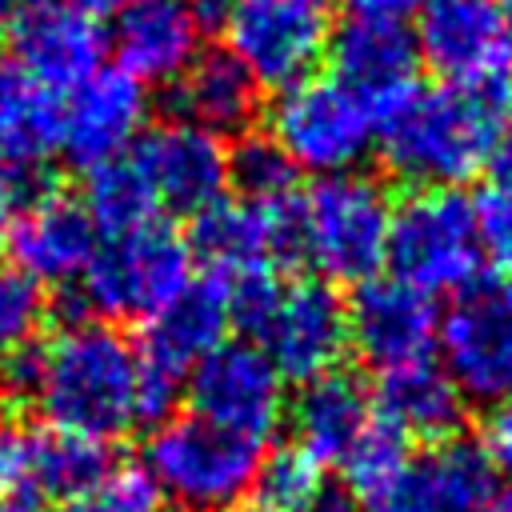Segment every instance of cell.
<instances>
[{
	"mask_svg": "<svg viewBox=\"0 0 512 512\" xmlns=\"http://www.w3.org/2000/svg\"><path fill=\"white\" fill-rule=\"evenodd\" d=\"M380 420H388L408 440H452L464 420V396L448 372L432 360H416L380 372Z\"/></svg>",
	"mask_w": 512,
	"mask_h": 512,
	"instance_id": "cell-25",
	"label": "cell"
},
{
	"mask_svg": "<svg viewBox=\"0 0 512 512\" xmlns=\"http://www.w3.org/2000/svg\"><path fill=\"white\" fill-rule=\"evenodd\" d=\"M228 180L236 184L240 200L276 204L292 196L296 164L280 152L272 136H240V144L228 152Z\"/></svg>",
	"mask_w": 512,
	"mask_h": 512,
	"instance_id": "cell-30",
	"label": "cell"
},
{
	"mask_svg": "<svg viewBox=\"0 0 512 512\" xmlns=\"http://www.w3.org/2000/svg\"><path fill=\"white\" fill-rule=\"evenodd\" d=\"M372 424V404L356 376L332 368L316 380H304L292 400V444L304 448L316 464H340L356 436Z\"/></svg>",
	"mask_w": 512,
	"mask_h": 512,
	"instance_id": "cell-24",
	"label": "cell"
},
{
	"mask_svg": "<svg viewBox=\"0 0 512 512\" xmlns=\"http://www.w3.org/2000/svg\"><path fill=\"white\" fill-rule=\"evenodd\" d=\"M408 436L396 432L388 420L372 416V424L356 436V444L344 452L340 460V472H344V484L352 496L376 504L408 468Z\"/></svg>",
	"mask_w": 512,
	"mask_h": 512,
	"instance_id": "cell-29",
	"label": "cell"
},
{
	"mask_svg": "<svg viewBox=\"0 0 512 512\" xmlns=\"http://www.w3.org/2000/svg\"><path fill=\"white\" fill-rule=\"evenodd\" d=\"M484 456L492 460V468H508L512 472V396L492 404L488 420H484Z\"/></svg>",
	"mask_w": 512,
	"mask_h": 512,
	"instance_id": "cell-35",
	"label": "cell"
},
{
	"mask_svg": "<svg viewBox=\"0 0 512 512\" xmlns=\"http://www.w3.org/2000/svg\"><path fill=\"white\" fill-rule=\"evenodd\" d=\"M144 112V84L128 76L120 64H100L80 84H72L68 100L60 104V152L84 172L104 160H116L132 148Z\"/></svg>",
	"mask_w": 512,
	"mask_h": 512,
	"instance_id": "cell-15",
	"label": "cell"
},
{
	"mask_svg": "<svg viewBox=\"0 0 512 512\" xmlns=\"http://www.w3.org/2000/svg\"><path fill=\"white\" fill-rule=\"evenodd\" d=\"M384 164L424 188H456L488 168L496 136L512 120V80L404 88L376 104Z\"/></svg>",
	"mask_w": 512,
	"mask_h": 512,
	"instance_id": "cell-2",
	"label": "cell"
},
{
	"mask_svg": "<svg viewBox=\"0 0 512 512\" xmlns=\"http://www.w3.org/2000/svg\"><path fill=\"white\" fill-rule=\"evenodd\" d=\"M28 476V436L0 424V496L16 492Z\"/></svg>",
	"mask_w": 512,
	"mask_h": 512,
	"instance_id": "cell-36",
	"label": "cell"
},
{
	"mask_svg": "<svg viewBox=\"0 0 512 512\" xmlns=\"http://www.w3.org/2000/svg\"><path fill=\"white\" fill-rule=\"evenodd\" d=\"M256 488H260V500L264 504H272L280 512H304L324 492V464H316L296 444L276 448V452H268L260 460Z\"/></svg>",
	"mask_w": 512,
	"mask_h": 512,
	"instance_id": "cell-31",
	"label": "cell"
},
{
	"mask_svg": "<svg viewBox=\"0 0 512 512\" xmlns=\"http://www.w3.org/2000/svg\"><path fill=\"white\" fill-rule=\"evenodd\" d=\"M136 160L148 172L156 204L176 216H200L220 204L228 188V148L212 128L192 120H172L152 128L136 148Z\"/></svg>",
	"mask_w": 512,
	"mask_h": 512,
	"instance_id": "cell-16",
	"label": "cell"
},
{
	"mask_svg": "<svg viewBox=\"0 0 512 512\" xmlns=\"http://www.w3.org/2000/svg\"><path fill=\"white\" fill-rule=\"evenodd\" d=\"M488 168L496 176V184H512V120L504 124V132L496 136V148L488 156Z\"/></svg>",
	"mask_w": 512,
	"mask_h": 512,
	"instance_id": "cell-38",
	"label": "cell"
},
{
	"mask_svg": "<svg viewBox=\"0 0 512 512\" xmlns=\"http://www.w3.org/2000/svg\"><path fill=\"white\" fill-rule=\"evenodd\" d=\"M192 412L248 440H268L284 420V376L256 344H220L188 372Z\"/></svg>",
	"mask_w": 512,
	"mask_h": 512,
	"instance_id": "cell-11",
	"label": "cell"
},
{
	"mask_svg": "<svg viewBox=\"0 0 512 512\" xmlns=\"http://www.w3.org/2000/svg\"><path fill=\"white\" fill-rule=\"evenodd\" d=\"M8 248L16 256V268L32 276L36 284H76L96 252V224L84 212V204L68 196H36L24 204V212L12 220Z\"/></svg>",
	"mask_w": 512,
	"mask_h": 512,
	"instance_id": "cell-19",
	"label": "cell"
},
{
	"mask_svg": "<svg viewBox=\"0 0 512 512\" xmlns=\"http://www.w3.org/2000/svg\"><path fill=\"white\" fill-rule=\"evenodd\" d=\"M304 512H356L352 508V500H348V492H332V488H324Z\"/></svg>",
	"mask_w": 512,
	"mask_h": 512,
	"instance_id": "cell-42",
	"label": "cell"
},
{
	"mask_svg": "<svg viewBox=\"0 0 512 512\" xmlns=\"http://www.w3.org/2000/svg\"><path fill=\"white\" fill-rule=\"evenodd\" d=\"M352 16H372V20H408L424 8V0H348Z\"/></svg>",
	"mask_w": 512,
	"mask_h": 512,
	"instance_id": "cell-37",
	"label": "cell"
},
{
	"mask_svg": "<svg viewBox=\"0 0 512 512\" xmlns=\"http://www.w3.org/2000/svg\"><path fill=\"white\" fill-rule=\"evenodd\" d=\"M0 512H48V508H44V496H40V492H32V488L24 484V488H16V492L0 496Z\"/></svg>",
	"mask_w": 512,
	"mask_h": 512,
	"instance_id": "cell-40",
	"label": "cell"
},
{
	"mask_svg": "<svg viewBox=\"0 0 512 512\" xmlns=\"http://www.w3.org/2000/svg\"><path fill=\"white\" fill-rule=\"evenodd\" d=\"M36 4H40V0H0V36L16 32V28L24 24V16H28Z\"/></svg>",
	"mask_w": 512,
	"mask_h": 512,
	"instance_id": "cell-41",
	"label": "cell"
},
{
	"mask_svg": "<svg viewBox=\"0 0 512 512\" xmlns=\"http://www.w3.org/2000/svg\"><path fill=\"white\" fill-rule=\"evenodd\" d=\"M232 324L272 360L284 380H316L332 372L348 348V304L324 280H276L256 272L224 284Z\"/></svg>",
	"mask_w": 512,
	"mask_h": 512,
	"instance_id": "cell-3",
	"label": "cell"
},
{
	"mask_svg": "<svg viewBox=\"0 0 512 512\" xmlns=\"http://www.w3.org/2000/svg\"><path fill=\"white\" fill-rule=\"evenodd\" d=\"M228 52L264 88H292L308 80L328 52V16L320 0H228Z\"/></svg>",
	"mask_w": 512,
	"mask_h": 512,
	"instance_id": "cell-9",
	"label": "cell"
},
{
	"mask_svg": "<svg viewBox=\"0 0 512 512\" xmlns=\"http://www.w3.org/2000/svg\"><path fill=\"white\" fill-rule=\"evenodd\" d=\"M60 148V100L16 56H0V188L12 200L48 192L44 160Z\"/></svg>",
	"mask_w": 512,
	"mask_h": 512,
	"instance_id": "cell-14",
	"label": "cell"
},
{
	"mask_svg": "<svg viewBox=\"0 0 512 512\" xmlns=\"http://www.w3.org/2000/svg\"><path fill=\"white\" fill-rule=\"evenodd\" d=\"M192 252L208 264L220 284L272 272L276 260L300 256L296 248V196L276 204H248V200H220L196 216Z\"/></svg>",
	"mask_w": 512,
	"mask_h": 512,
	"instance_id": "cell-13",
	"label": "cell"
},
{
	"mask_svg": "<svg viewBox=\"0 0 512 512\" xmlns=\"http://www.w3.org/2000/svg\"><path fill=\"white\" fill-rule=\"evenodd\" d=\"M12 220H16V216H12V196H8L4 188H0V248L8 244V232H12Z\"/></svg>",
	"mask_w": 512,
	"mask_h": 512,
	"instance_id": "cell-44",
	"label": "cell"
},
{
	"mask_svg": "<svg viewBox=\"0 0 512 512\" xmlns=\"http://www.w3.org/2000/svg\"><path fill=\"white\" fill-rule=\"evenodd\" d=\"M44 324V292L16 264H0V368L28 352Z\"/></svg>",
	"mask_w": 512,
	"mask_h": 512,
	"instance_id": "cell-32",
	"label": "cell"
},
{
	"mask_svg": "<svg viewBox=\"0 0 512 512\" xmlns=\"http://www.w3.org/2000/svg\"><path fill=\"white\" fill-rule=\"evenodd\" d=\"M112 44L140 84L180 80L200 52V12L188 0H132L116 12Z\"/></svg>",
	"mask_w": 512,
	"mask_h": 512,
	"instance_id": "cell-21",
	"label": "cell"
},
{
	"mask_svg": "<svg viewBox=\"0 0 512 512\" xmlns=\"http://www.w3.org/2000/svg\"><path fill=\"white\" fill-rule=\"evenodd\" d=\"M448 380L472 404L512 396V280L468 284L436 328Z\"/></svg>",
	"mask_w": 512,
	"mask_h": 512,
	"instance_id": "cell-10",
	"label": "cell"
},
{
	"mask_svg": "<svg viewBox=\"0 0 512 512\" xmlns=\"http://www.w3.org/2000/svg\"><path fill=\"white\" fill-rule=\"evenodd\" d=\"M496 488L492 460L472 440H440L372 504V512H484Z\"/></svg>",
	"mask_w": 512,
	"mask_h": 512,
	"instance_id": "cell-20",
	"label": "cell"
},
{
	"mask_svg": "<svg viewBox=\"0 0 512 512\" xmlns=\"http://www.w3.org/2000/svg\"><path fill=\"white\" fill-rule=\"evenodd\" d=\"M272 140L296 172H352L376 144V112L336 76H308L280 92L272 108Z\"/></svg>",
	"mask_w": 512,
	"mask_h": 512,
	"instance_id": "cell-7",
	"label": "cell"
},
{
	"mask_svg": "<svg viewBox=\"0 0 512 512\" xmlns=\"http://www.w3.org/2000/svg\"><path fill=\"white\" fill-rule=\"evenodd\" d=\"M180 104L192 124L212 128L216 136L244 132L260 112V84L228 48H208L196 52L180 76Z\"/></svg>",
	"mask_w": 512,
	"mask_h": 512,
	"instance_id": "cell-26",
	"label": "cell"
},
{
	"mask_svg": "<svg viewBox=\"0 0 512 512\" xmlns=\"http://www.w3.org/2000/svg\"><path fill=\"white\" fill-rule=\"evenodd\" d=\"M224 512H280V508H272V504H264V500H240V504H232V508H224Z\"/></svg>",
	"mask_w": 512,
	"mask_h": 512,
	"instance_id": "cell-45",
	"label": "cell"
},
{
	"mask_svg": "<svg viewBox=\"0 0 512 512\" xmlns=\"http://www.w3.org/2000/svg\"><path fill=\"white\" fill-rule=\"evenodd\" d=\"M60 512H160V492L144 468H104L72 496H64Z\"/></svg>",
	"mask_w": 512,
	"mask_h": 512,
	"instance_id": "cell-33",
	"label": "cell"
},
{
	"mask_svg": "<svg viewBox=\"0 0 512 512\" xmlns=\"http://www.w3.org/2000/svg\"><path fill=\"white\" fill-rule=\"evenodd\" d=\"M484 512H512V480H508V484H496V488H492V496H488Z\"/></svg>",
	"mask_w": 512,
	"mask_h": 512,
	"instance_id": "cell-43",
	"label": "cell"
},
{
	"mask_svg": "<svg viewBox=\"0 0 512 512\" xmlns=\"http://www.w3.org/2000/svg\"><path fill=\"white\" fill-rule=\"evenodd\" d=\"M12 36H16V60L52 92L72 88L100 68V52H104L100 24L68 12L64 4H36Z\"/></svg>",
	"mask_w": 512,
	"mask_h": 512,
	"instance_id": "cell-23",
	"label": "cell"
},
{
	"mask_svg": "<svg viewBox=\"0 0 512 512\" xmlns=\"http://www.w3.org/2000/svg\"><path fill=\"white\" fill-rule=\"evenodd\" d=\"M224 4H228V0H192V8H196V12H212V16H216V12H224Z\"/></svg>",
	"mask_w": 512,
	"mask_h": 512,
	"instance_id": "cell-46",
	"label": "cell"
},
{
	"mask_svg": "<svg viewBox=\"0 0 512 512\" xmlns=\"http://www.w3.org/2000/svg\"><path fill=\"white\" fill-rule=\"evenodd\" d=\"M328 52L336 80L360 92L372 108L416 84L420 52H416V36L400 20L348 16L328 36Z\"/></svg>",
	"mask_w": 512,
	"mask_h": 512,
	"instance_id": "cell-22",
	"label": "cell"
},
{
	"mask_svg": "<svg viewBox=\"0 0 512 512\" xmlns=\"http://www.w3.org/2000/svg\"><path fill=\"white\" fill-rule=\"evenodd\" d=\"M264 444L196 412L164 416L144 444V472L180 512H224L256 488Z\"/></svg>",
	"mask_w": 512,
	"mask_h": 512,
	"instance_id": "cell-4",
	"label": "cell"
},
{
	"mask_svg": "<svg viewBox=\"0 0 512 512\" xmlns=\"http://www.w3.org/2000/svg\"><path fill=\"white\" fill-rule=\"evenodd\" d=\"M232 324L228 308V288L208 276L192 280L180 296H172L156 316H148L144 340L136 344L148 372L176 392V384L212 352L224 344Z\"/></svg>",
	"mask_w": 512,
	"mask_h": 512,
	"instance_id": "cell-18",
	"label": "cell"
},
{
	"mask_svg": "<svg viewBox=\"0 0 512 512\" xmlns=\"http://www.w3.org/2000/svg\"><path fill=\"white\" fill-rule=\"evenodd\" d=\"M104 468H108V452H104L100 440L60 432V428L28 436V476H24V484L40 496H72L80 484H88Z\"/></svg>",
	"mask_w": 512,
	"mask_h": 512,
	"instance_id": "cell-28",
	"label": "cell"
},
{
	"mask_svg": "<svg viewBox=\"0 0 512 512\" xmlns=\"http://www.w3.org/2000/svg\"><path fill=\"white\" fill-rule=\"evenodd\" d=\"M60 4H64L68 12L92 20V24H100V20H108V16H116V12L124 8V0H60Z\"/></svg>",
	"mask_w": 512,
	"mask_h": 512,
	"instance_id": "cell-39",
	"label": "cell"
},
{
	"mask_svg": "<svg viewBox=\"0 0 512 512\" xmlns=\"http://www.w3.org/2000/svg\"><path fill=\"white\" fill-rule=\"evenodd\" d=\"M440 316L432 296L408 288L404 280H364L348 304V344L376 372H392L428 360L436 344Z\"/></svg>",
	"mask_w": 512,
	"mask_h": 512,
	"instance_id": "cell-17",
	"label": "cell"
},
{
	"mask_svg": "<svg viewBox=\"0 0 512 512\" xmlns=\"http://www.w3.org/2000/svg\"><path fill=\"white\" fill-rule=\"evenodd\" d=\"M388 224V188L360 168L320 176L296 200V248L328 280H372L388 252Z\"/></svg>",
	"mask_w": 512,
	"mask_h": 512,
	"instance_id": "cell-5",
	"label": "cell"
},
{
	"mask_svg": "<svg viewBox=\"0 0 512 512\" xmlns=\"http://www.w3.org/2000/svg\"><path fill=\"white\" fill-rule=\"evenodd\" d=\"M496 8H500V16H504V28H508V36H512V0H496Z\"/></svg>",
	"mask_w": 512,
	"mask_h": 512,
	"instance_id": "cell-47",
	"label": "cell"
},
{
	"mask_svg": "<svg viewBox=\"0 0 512 512\" xmlns=\"http://www.w3.org/2000/svg\"><path fill=\"white\" fill-rule=\"evenodd\" d=\"M472 216H476V236H480V252L500 264L504 272H512V184H488L476 200H472Z\"/></svg>",
	"mask_w": 512,
	"mask_h": 512,
	"instance_id": "cell-34",
	"label": "cell"
},
{
	"mask_svg": "<svg viewBox=\"0 0 512 512\" xmlns=\"http://www.w3.org/2000/svg\"><path fill=\"white\" fill-rule=\"evenodd\" d=\"M0 380L16 400L36 404L48 428L100 444L164 416L172 400V388L148 372L140 348L100 320L56 328L44 344L8 360Z\"/></svg>",
	"mask_w": 512,
	"mask_h": 512,
	"instance_id": "cell-1",
	"label": "cell"
},
{
	"mask_svg": "<svg viewBox=\"0 0 512 512\" xmlns=\"http://www.w3.org/2000/svg\"><path fill=\"white\" fill-rule=\"evenodd\" d=\"M416 52L440 84H492L512 72V36L496 0H424Z\"/></svg>",
	"mask_w": 512,
	"mask_h": 512,
	"instance_id": "cell-12",
	"label": "cell"
},
{
	"mask_svg": "<svg viewBox=\"0 0 512 512\" xmlns=\"http://www.w3.org/2000/svg\"><path fill=\"white\" fill-rule=\"evenodd\" d=\"M384 260L392 264L396 280L424 296L476 284L484 252L476 236L472 200L456 188L412 192L400 208H392Z\"/></svg>",
	"mask_w": 512,
	"mask_h": 512,
	"instance_id": "cell-6",
	"label": "cell"
},
{
	"mask_svg": "<svg viewBox=\"0 0 512 512\" xmlns=\"http://www.w3.org/2000/svg\"><path fill=\"white\" fill-rule=\"evenodd\" d=\"M80 284L96 312L148 320L192 284V244L160 220L112 232L96 244Z\"/></svg>",
	"mask_w": 512,
	"mask_h": 512,
	"instance_id": "cell-8",
	"label": "cell"
},
{
	"mask_svg": "<svg viewBox=\"0 0 512 512\" xmlns=\"http://www.w3.org/2000/svg\"><path fill=\"white\" fill-rule=\"evenodd\" d=\"M84 212L92 216V224L108 228V236L156 220L160 204H156V192H152L148 172L136 160V152H124L116 160H104V164L88 168Z\"/></svg>",
	"mask_w": 512,
	"mask_h": 512,
	"instance_id": "cell-27",
	"label": "cell"
}]
</instances>
